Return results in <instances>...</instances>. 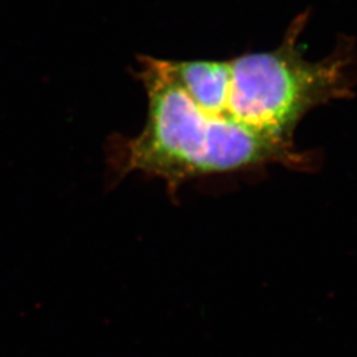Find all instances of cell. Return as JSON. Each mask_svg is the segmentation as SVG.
Segmentation results:
<instances>
[{"instance_id": "obj_1", "label": "cell", "mask_w": 357, "mask_h": 357, "mask_svg": "<svg viewBox=\"0 0 357 357\" xmlns=\"http://www.w3.org/2000/svg\"><path fill=\"white\" fill-rule=\"evenodd\" d=\"M307 16L298 15L271 51L221 60L138 56L134 75L147 114L137 135L110 139L118 176L139 172L176 192L196 178L301 165L293 143L301 121L319 106L352 97L357 82L351 40L319 61L305 59L299 38Z\"/></svg>"}]
</instances>
